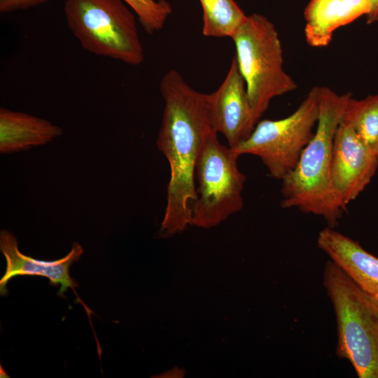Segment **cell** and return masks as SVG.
<instances>
[{
	"label": "cell",
	"instance_id": "obj_2",
	"mask_svg": "<svg viewBox=\"0 0 378 378\" xmlns=\"http://www.w3.org/2000/svg\"><path fill=\"white\" fill-rule=\"evenodd\" d=\"M351 92L337 94L321 86L319 114L315 132L295 167L281 180L283 208L296 207L322 217L335 227L344 212L335 201L330 176L333 143Z\"/></svg>",
	"mask_w": 378,
	"mask_h": 378
},
{
	"label": "cell",
	"instance_id": "obj_10",
	"mask_svg": "<svg viewBox=\"0 0 378 378\" xmlns=\"http://www.w3.org/2000/svg\"><path fill=\"white\" fill-rule=\"evenodd\" d=\"M0 250L4 254L6 267L4 276L0 279V294H8L7 284L17 276L36 275L46 277L50 284L59 286L58 295L63 297L64 293L71 288L76 293L78 287L76 281L71 278L69 269L71 265L78 261L83 253V247L77 242L72 244L69 253L59 260L44 261L34 259L22 253L18 245L16 237L7 230L0 232Z\"/></svg>",
	"mask_w": 378,
	"mask_h": 378
},
{
	"label": "cell",
	"instance_id": "obj_13",
	"mask_svg": "<svg viewBox=\"0 0 378 378\" xmlns=\"http://www.w3.org/2000/svg\"><path fill=\"white\" fill-rule=\"evenodd\" d=\"M63 133L51 122L26 113L0 108V152L8 154L45 145Z\"/></svg>",
	"mask_w": 378,
	"mask_h": 378
},
{
	"label": "cell",
	"instance_id": "obj_11",
	"mask_svg": "<svg viewBox=\"0 0 378 378\" xmlns=\"http://www.w3.org/2000/svg\"><path fill=\"white\" fill-rule=\"evenodd\" d=\"M317 246L364 292L378 301V258L358 241L327 227L318 232Z\"/></svg>",
	"mask_w": 378,
	"mask_h": 378
},
{
	"label": "cell",
	"instance_id": "obj_7",
	"mask_svg": "<svg viewBox=\"0 0 378 378\" xmlns=\"http://www.w3.org/2000/svg\"><path fill=\"white\" fill-rule=\"evenodd\" d=\"M320 88L313 87L288 116L259 120L250 136L232 150L239 156L258 157L270 176L281 181L295 167L314 135L319 114Z\"/></svg>",
	"mask_w": 378,
	"mask_h": 378
},
{
	"label": "cell",
	"instance_id": "obj_15",
	"mask_svg": "<svg viewBox=\"0 0 378 378\" xmlns=\"http://www.w3.org/2000/svg\"><path fill=\"white\" fill-rule=\"evenodd\" d=\"M342 119L378 154V94L363 99H349Z\"/></svg>",
	"mask_w": 378,
	"mask_h": 378
},
{
	"label": "cell",
	"instance_id": "obj_17",
	"mask_svg": "<svg viewBox=\"0 0 378 378\" xmlns=\"http://www.w3.org/2000/svg\"><path fill=\"white\" fill-rule=\"evenodd\" d=\"M49 1L50 0H0V13L4 14L27 10Z\"/></svg>",
	"mask_w": 378,
	"mask_h": 378
},
{
	"label": "cell",
	"instance_id": "obj_4",
	"mask_svg": "<svg viewBox=\"0 0 378 378\" xmlns=\"http://www.w3.org/2000/svg\"><path fill=\"white\" fill-rule=\"evenodd\" d=\"M231 38L258 122L274 98L294 91L298 85L283 67L280 38L267 17L259 13L247 15Z\"/></svg>",
	"mask_w": 378,
	"mask_h": 378
},
{
	"label": "cell",
	"instance_id": "obj_12",
	"mask_svg": "<svg viewBox=\"0 0 378 378\" xmlns=\"http://www.w3.org/2000/svg\"><path fill=\"white\" fill-rule=\"evenodd\" d=\"M369 10V0H329L308 4L304 12L306 42L314 48L326 47L337 29L366 15Z\"/></svg>",
	"mask_w": 378,
	"mask_h": 378
},
{
	"label": "cell",
	"instance_id": "obj_16",
	"mask_svg": "<svg viewBox=\"0 0 378 378\" xmlns=\"http://www.w3.org/2000/svg\"><path fill=\"white\" fill-rule=\"evenodd\" d=\"M134 12L137 20L148 34L160 31L172 13L166 0H122Z\"/></svg>",
	"mask_w": 378,
	"mask_h": 378
},
{
	"label": "cell",
	"instance_id": "obj_1",
	"mask_svg": "<svg viewBox=\"0 0 378 378\" xmlns=\"http://www.w3.org/2000/svg\"><path fill=\"white\" fill-rule=\"evenodd\" d=\"M160 90L164 106L156 144L170 169L160 234L167 237L191 225L192 207L197 200L196 163L204 139L213 129L208 94L193 89L178 71H167L160 80Z\"/></svg>",
	"mask_w": 378,
	"mask_h": 378
},
{
	"label": "cell",
	"instance_id": "obj_14",
	"mask_svg": "<svg viewBox=\"0 0 378 378\" xmlns=\"http://www.w3.org/2000/svg\"><path fill=\"white\" fill-rule=\"evenodd\" d=\"M203 12L202 34L232 38L247 15L234 0H200Z\"/></svg>",
	"mask_w": 378,
	"mask_h": 378
},
{
	"label": "cell",
	"instance_id": "obj_8",
	"mask_svg": "<svg viewBox=\"0 0 378 378\" xmlns=\"http://www.w3.org/2000/svg\"><path fill=\"white\" fill-rule=\"evenodd\" d=\"M378 167L373 151L342 118L334 139L330 182L333 197L344 211L365 189Z\"/></svg>",
	"mask_w": 378,
	"mask_h": 378
},
{
	"label": "cell",
	"instance_id": "obj_5",
	"mask_svg": "<svg viewBox=\"0 0 378 378\" xmlns=\"http://www.w3.org/2000/svg\"><path fill=\"white\" fill-rule=\"evenodd\" d=\"M66 24L86 51L140 65L144 50L136 14L122 0H65Z\"/></svg>",
	"mask_w": 378,
	"mask_h": 378
},
{
	"label": "cell",
	"instance_id": "obj_9",
	"mask_svg": "<svg viewBox=\"0 0 378 378\" xmlns=\"http://www.w3.org/2000/svg\"><path fill=\"white\" fill-rule=\"evenodd\" d=\"M208 107L212 129L225 136L231 148L245 141L257 124L234 55L223 83L208 94Z\"/></svg>",
	"mask_w": 378,
	"mask_h": 378
},
{
	"label": "cell",
	"instance_id": "obj_18",
	"mask_svg": "<svg viewBox=\"0 0 378 378\" xmlns=\"http://www.w3.org/2000/svg\"><path fill=\"white\" fill-rule=\"evenodd\" d=\"M370 1V10L366 15L368 24L378 22V0Z\"/></svg>",
	"mask_w": 378,
	"mask_h": 378
},
{
	"label": "cell",
	"instance_id": "obj_6",
	"mask_svg": "<svg viewBox=\"0 0 378 378\" xmlns=\"http://www.w3.org/2000/svg\"><path fill=\"white\" fill-rule=\"evenodd\" d=\"M217 134L213 130L208 133L196 163L191 225L202 228L218 225L244 207L246 176L237 165L239 155L221 144Z\"/></svg>",
	"mask_w": 378,
	"mask_h": 378
},
{
	"label": "cell",
	"instance_id": "obj_19",
	"mask_svg": "<svg viewBox=\"0 0 378 378\" xmlns=\"http://www.w3.org/2000/svg\"><path fill=\"white\" fill-rule=\"evenodd\" d=\"M326 1H329V0H310L308 4H319L321 2Z\"/></svg>",
	"mask_w": 378,
	"mask_h": 378
},
{
	"label": "cell",
	"instance_id": "obj_3",
	"mask_svg": "<svg viewBox=\"0 0 378 378\" xmlns=\"http://www.w3.org/2000/svg\"><path fill=\"white\" fill-rule=\"evenodd\" d=\"M323 284L336 318V355L349 361L358 378H378V301L331 260Z\"/></svg>",
	"mask_w": 378,
	"mask_h": 378
}]
</instances>
